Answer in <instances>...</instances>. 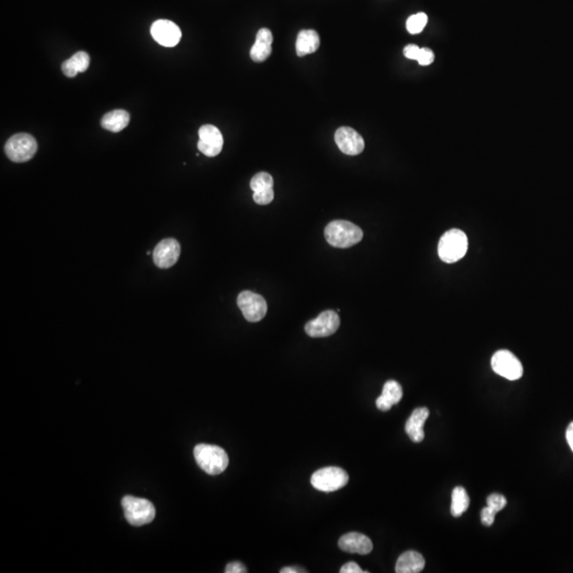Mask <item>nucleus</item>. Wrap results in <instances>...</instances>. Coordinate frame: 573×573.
<instances>
[{"label": "nucleus", "mask_w": 573, "mask_h": 573, "mask_svg": "<svg viewBox=\"0 0 573 573\" xmlns=\"http://www.w3.org/2000/svg\"><path fill=\"white\" fill-rule=\"evenodd\" d=\"M151 36L164 47H174L180 43L182 32L174 21L159 19L153 23L151 27Z\"/></svg>", "instance_id": "12"}, {"label": "nucleus", "mask_w": 573, "mask_h": 573, "mask_svg": "<svg viewBox=\"0 0 573 573\" xmlns=\"http://www.w3.org/2000/svg\"><path fill=\"white\" fill-rule=\"evenodd\" d=\"M349 475L340 467H324L312 476V487L318 491L331 493L343 489L349 483Z\"/></svg>", "instance_id": "6"}, {"label": "nucleus", "mask_w": 573, "mask_h": 573, "mask_svg": "<svg viewBox=\"0 0 573 573\" xmlns=\"http://www.w3.org/2000/svg\"><path fill=\"white\" fill-rule=\"evenodd\" d=\"M237 304L246 320L252 323L259 322L267 314L268 305L265 299L250 291L240 293L237 299Z\"/></svg>", "instance_id": "8"}, {"label": "nucleus", "mask_w": 573, "mask_h": 573, "mask_svg": "<svg viewBox=\"0 0 573 573\" xmlns=\"http://www.w3.org/2000/svg\"><path fill=\"white\" fill-rule=\"evenodd\" d=\"M417 61L421 66L430 65L434 61V54L429 48H421V51H419V58H417Z\"/></svg>", "instance_id": "27"}, {"label": "nucleus", "mask_w": 573, "mask_h": 573, "mask_svg": "<svg viewBox=\"0 0 573 573\" xmlns=\"http://www.w3.org/2000/svg\"><path fill=\"white\" fill-rule=\"evenodd\" d=\"M487 506L489 508H493L496 513L500 512L501 510L506 508V497L502 496L500 494H491L487 497Z\"/></svg>", "instance_id": "25"}, {"label": "nucleus", "mask_w": 573, "mask_h": 573, "mask_svg": "<svg viewBox=\"0 0 573 573\" xmlns=\"http://www.w3.org/2000/svg\"><path fill=\"white\" fill-rule=\"evenodd\" d=\"M491 369L499 376L508 380H518L524 374V368L519 359L511 351L502 349L491 357Z\"/></svg>", "instance_id": "7"}, {"label": "nucleus", "mask_w": 573, "mask_h": 573, "mask_svg": "<svg viewBox=\"0 0 573 573\" xmlns=\"http://www.w3.org/2000/svg\"><path fill=\"white\" fill-rule=\"evenodd\" d=\"M7 156L12 162H28L38 151V143L30 134L19 133L13 135L5 145Z\"/></svg>", "instance_id": "5"}, {"label": "nucleus", "mask_w": 573, "mask_h": 573, "mask_svg": "<svg viewBox=\"0 0 573 573\" xmlns=\"http://www.w3.org/2000/svg\"><path fill=\"white\" fill-rule=\"evenodd\" d=\"M403 398V388L395 380H388L384 384L382 394L377 398L376 406L380 411H388L397 405Z\"/></svg>", "instance_id": "17"}, {"label": "nucleus", "mask_w": 573, "mask_h": 573, "mask_svg": "<svg viewBox=\"0 0 573 573\" xmlns=\"http://www.w3.org/2000/svg\"><path fill=\"white\" fill-rule=\"evenodd\" d=\"M91 63V58L89 54L85 51H79L73 54L71 59L66 60L62 64V71L64 75L68 78H73L79 73H84L87 71Z\"/></svg>", "instance_id": "20"}, {"label": "nucleus", "mask_w": 573, "mask_h": 573, "mask_svg": "<svg viewBox=\"0 0 573 573\" xmlns=\"http://www.w3.org/2000/svg\"><path fill=\"white\" fill-rule=\"evenodd\" d=\"M200 141L198 143V149L204 155L209 157H215L220 154L223 148V136L220 130L211 124H205L199 130Z\"/></svg>", "instance_id": "10"}, {"label": "nucleus", "mask_w": 573, "mask_h": 573, "mask_svg": "<svg viewBox=\"0 0 573 573\" xmlns=\"http://www.w3.org/2000/svg\"><path fill=\"white\" fill-rule=\"evenodd\" d=\"M121 504L126 519L132 526H145L155 518L154 506L147 499L126 496L122 498Z\"/></svg>", "instance_id": "4"}, {"label": "nucleus", "mask_w": 573, "mask_h": 573, "mask_svg": "<svg viewBox=\"0 0 573 573\" xmlns=\"http://www.w3.org/2000/svg\"><path fill=\"white\" fill-rule=\"evenodd\" d=\"M426 561L421 553L407 551L398 557L395 571L397 573H419L423 571Z\"/></svg>", "instance_id": "18"}, {"label": "nucleus", "mask_w": 573, "mask_h": 573, "mask_svg": "<svg viewBox=\"0 0 573 573\" xmlns=\"http://www.w3.org/2000/svg\"><path fill=\"white\" fill-rule=\"evenodd\" d=\"M566 438L567 442H568L569 446H570L571 450L573 452V421L569 425L568 428H567Z\"/></svg>", "instance_id": "32"}, {"label": "nucleus", "mask_w": 573, "mask_h": 573, "mask_svg": "<svg viewBox=\"0 0 573 573\" xmlns=\"http://www.w3.org/2000/svg\"><path fill=\"white\" fill-rule=\"evenodd\" d=\"M272 43H273V36H272L271 31L267 28L260 29L256 36L253 47L250 49V59L256 63L265 62L271 56Z\"/></svg>", "instance_id": "16"}, {"label": "nucleus", "mask_w": 573, "mask_h": 573, "mask_svg": "<svg viewBox=\"0 0 573 573\" xmlns=\"http://www.w3.org/2000/svg\"><path fill=\"white\" fill-rule=\"evenodd\" d=\"M320 36L314 30H302L299 33L296 40V54L305 56L314 54L320 48Z\"/></svg>", "instance_id": "19"}, {"label": "nucleus", "mask_w": 573, "mask_h": 573, "mask_svg": "<svg viewBox=\"0 0 573 573\" xmlns=\"http://www.w3.org/2000/svg\"><path fill=\"white\" fill-rule=\"evenodd\" d=\"M469 506V497L464 487H458L452 491V515L454 517H460L467 511Z\"/></svg>", "instance_id": "22"}, {"label": "nucleus", "mask_w": 573, "mask_h": 573, "mask_svg": "<svg viewBox=\"0 0 573 573\" xmlns=\"http://www.w3.org/2000/svg\"><path fill=\"white\" fill-rule=\"evenodd\" d=\"M274 185L273 178L267 172H259L250 180V189L254 192L265 191L272 189Z\"/></svg>", "instance_id": "23"}, {"label": "nucleus", "mask_w": 573, "mask_h": 573, "mask_svg": "<svg viewBox=\"0 0 573 573\" xmlns=\"http://www.w3.org/2000/svg\"><path fill=\"white\" fill-rule=\"evenodd\" d=\"M130 122V114L127 110H115L103 116L101 119V126L103 129L108 130L114 133L122 131L124 128L128 127Z\"/></svg>", "instance_id": "21"}, {"label": "nucleus", "mask_w": 573, "mask_h": 573, "mask_svg": "<svg viewBox=\"0 0 573 573\" xmlns=\"http://www.w3.org/2000/svg\"><path fill=\"white\" fill-rule=\"evenodd\" d=\"M335 141L344 154L355 156L364 150V139L356 130L351 128L342 127L338 129L335 134Z\"/></svg>", "instance_id": "13"}, {"label": "nucleus", "mask_w": 573, "mask_h": 573, "mask_svg": "<svg viewBox=\"0 0 573 573\" xmlns=\"http://www.w3.org/2000/svg\"><path fill=\"white\" fill-rule=\"evenodd\" d=\"M341 573H363L365 571H363L362 569L360 568L358 564H356L355 561H349L347 564L343 565L342 566L341 570H340Z\"/></svg>", "instance_id": "31"}, {"label": "nucleus", "mask_w": 573, "mask_h": 573, "mask_svg": "<svg viewBox=\"0 0 573 573\" xmlns=\"http://www.w3.org/2000/svg\"><path fill=\"white\" fill-rule=\"evenodd\" d=\"M253 199L255 203L259 205H268L274 199V189L265 190V191L254 192Z\"/></svg>", "instance_id": "26"}, {"label": "nucleus", "mask_w": 573, "mask_h": 573, "mask_svg": "<svg viewBox=\"0 0 573 573\" xmlns=\"http://www.w3.org/2000/svg\"><path fill=\"white\" fill-rule=\"evenodd\" d=\"M194 458L202 471L211 476L222 473L229 466V456L215 445L199 444L194 450Z\"/></svg>", "instance_id": "1"}, {"label": "nucleus", "mask_w": 573, "mask_h": 573, "mask_svg": "<svg viewBox=\"0 0 573 573\" xmlns=\"http://www.w3.org/2000/svg\"><path fill=\"white\" fill-rule=\"evenodd\" d=\"M419 51H421V48H419V46L411 44L406 46L405 49H404V54H405L407 59L417 60Z\"/></svg>", "instance_id": "29"}, {"label": "nucleus", "mask_w": 573, "mask_h": 573, "mask_svg": "<svg viewBox=\"0 0 573 573\" xmlns=\"http://www.w3.org/2000/svg\"><path fill=\"white\" fill-rule=\"evenodd\" d=\"M428 23V16L425 13H417L412 15L407 21V30L411 34H419Z\"/></svg>", "instance_id": "24"}, {"label": "nucleus", "mask_w": 573, "mask_h": 573, "mask_svg": "<svg viewBox=\"0 0 573 573\" xmlns=\"http://www.w3.org/2000/svg\"><path fill=\"white\" fill-rule=\"evenodd\" d=\"M180 255V246L174 238L164 239L155 246L153 259L159 269L174 267Z\"/></svg>", "instance_id": "11"}, {"label": "nucleus", "mask_w": 573, "mask_h": 573, "mask_svg": "<svg viewBox=\"0 0 573 573\" xmlns=\"http://www.w3.org/2000/svg\"><path fill=\"white\" fill-rule=\"evenodd\" d=\"M339 548L344 552L366 555L372 552L373 543L364 534L351 532L340 538Z\"/></svg>", "instance_id": "14"}, {"label": "nucleus", "mask_w": 573, "mask_h": 573, "mask_svg": "<svg viewBox=\"0 0 573 573\" xmlns=\"http://www.w3.org/2000/svg\"><path fill=\"white\" fill-rule=\"evenodd\" d=\"M340 326V318L337 312L326 310L318 314V318L309 320L305 326V331L312 338H325L337 332Z\"/></svg>", "instance_id": "9"}, {"label": "nucleus", "mask_w": 573, "mask_h": 573, "mask_svg": "<svg viewBox=\"0 0 573 573\" xmlns=\"http://www.w3.org/2000/svg\"><path fill=\"white\" fill-rule=\"evenodd\" d=\"M325 238L331 246L347 248L362 240L363 232L360 227L349 221L336 220L326 226Z\"/></svg>", "instance_id": "2"}, {"label": "nucleus", "mask_w": 573, "mask_h": 573, "mask_svg": "<svg viewBox=\"0 0 573 573\" xmlns=\"http://www.w3.org/2000/svg\"><path fill=\"white\" fill-rule=\"evenodd\" d=\"M468 238L461 229H452L441 237L438 242V257L446 264H454L467 253Z\"/></svg>", "instance_id": "3"}, {"label": "nucleus", "mask_w": 573, "mask_h": 573, "mask_svg": "<svg viewBox=\"0 0 573 573\" xmlns=\"http://www.w3.org/2000/svg\"><path fill=\"white\" fill-rule=\"evenodd\" d=\"M297 572H306V571L302 570V569L295 568V567H285V568H283L281 570V573H297Z\"/></svg>", "instance_id": "33"}, {"label": "nucleus", "mask_w": 573, "mask_h": 573, "mask_svg": "<svg viewBox=\"0 0 573 573\" xmlns=\"http://www.w3.org/2000/svg\"><path fill=\"white\" fill-rule=\"evenodd\" d=\"M429 410L427 408H417L412 412L411 417L406 423V432L409 435L412 442L421 443L425 438L423 425L429 417Z\"/></svg>", "instance_id": "15"}, {"label": "nucleus", "mask_w": 573, "mask_h": 573, "mask_svg": "<svg viewBox=\"0 0 573 573\" xmlns=\"http://www.w3.org/2000/svg\"><path fill=\"white\" fill-rule=\"evenodd\" d=\"M246 571L248 570H246V567L239 561H232L225 568V572L226 573H246Z\"/></svg>", "instance_id": "30"}, {"label": "nucleus", "mask_w": 573, "mask_h": 573, "mask_svg": "<svg viewBox=\"0 0 573 573\" xmlns=\"http://www.w3.org/2000/svg\"><path fill=\"white\" fill-rule=\"evenodd\" d=\"M497 513L493 508L487 506L481 511V522L485 526H491L495 522V517H496Z\"/></svg>", "instance_id": "28"}]
</instances>
